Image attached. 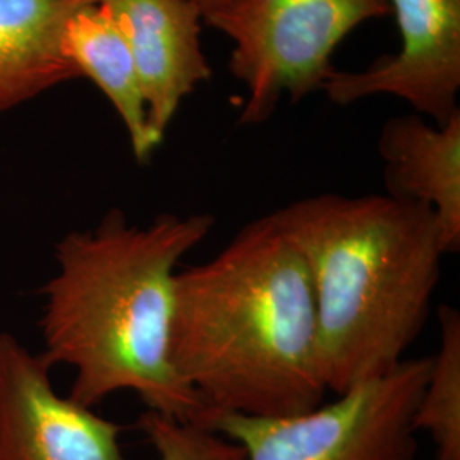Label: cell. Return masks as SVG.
Wrapping results in <instances>:
<instances>
[{
	"label": "cell",
	"instance_id": "cell-1",
	"mask_svg": "<svg viewBox=\"0 0 460 460\" xmlns=\"http://www.w3.org/2000/svg\"><path fill=\"white\" fill-rule=\"evenodd\" d=\"M169 360L207 418L292 416L323 404L313 283L273 214L247 222L207 263L176 273Z\"/></svg>",
	"mask_w": 460,
	"mask_h": 460
},
{
	"label": "cell",
	"instance_id": "cell-2",
	"mask_svg": "<svg viewBox=\"0 0 460 460\" xmlns=\"http://www.w3.org/2000/svg\"><path fill=\"white\" fill-rule=\"evenodd\" d=\"M214 224L210 214H163L140 227L111 208L57 244L58 273L43 288V355L74 367L72 401L94 408L132 391L150 411L203 423L208 412L169 360V331L178 264Z\"/></svg>",
	"mask_w": 460,
	"mask_h": 460
},
{
	"label": "cell",
	"instance_id": "cell-3",
	"mask_svg": "<svg viewBox=\"0 0 460 460\" xmlns=\"http://www.w3.org/2000/svg\"><path fill=\"white\" fill-rule=\"evenodd\" d=\"M271 214L309 270L326 389L343 394L394 370L442 277L433 210L387 195L323 193Z\"/></svg>",
	"mask_w": 460,
	"mask_h": 460
},
{
	"label": "cell",
	"instance_id": "cell-4",
	"mask_svg": "<svg viewBox=\"0 0 460 460\" xmlns=\"http://www.w3.org/2000/svg\"><path fill=\"white\" fill-rule=\"evenodd\" d=\"M389 0H226L201 13L234 43L230 74L244 84L241 125H263L287 93L296 102L324 87L349 31L389 16Z\"/></svg>",
	"mask_w": 460,
	"mask_h": 460
},
{
	"label": "cell",
	"instance_id": "cell-5",
	"mask_svg": "<svg viewBox=\"0 0 460 460\" xmlns=\"http://www.w3.org/2000/svg\"><path fill=\"white\" fill-rule=\"evenodd\" d=\"M431 357L404 358L382 377L349 387L329 404L292 416L210 414V428L247 460H416L412 425Z\"/></svg>",
	"mask_w": 460,
	"mask_h": 460
},
{
	"label": "cell",
	"instance_id": "cell-6",
	"mask_svg": "<svg viewBox=\"0 0 460 460\" xmlns=\"http://www.w3.org/2000/svg\"><path fill=\"white\" fill-rule=\"evenodd\" d=\"M401 49L362 72L331 74L323 91L336 104L387 94L404 99L437 127L459 113L460 0H389Z\"/></svg>",
	"mask_w": 460,
	"mask_h": 460
},
{
	"label": "cell",
	"instance_id": "cell-7",
	"mask_svg": "<svg viewBox=\"0 0 460 460\" xmlns=\"http://www.w3.org/2000/svg\"><path fill=\"white\" fill-rule=\"evenodd\" d=\"M51 367L0 332V460H125L121 428L57 394Z\"/></svg>",
	"mask_w": 460,
	"mask_h": 460
},
{
	"label": "cell",
	"instance_id": "cell-8",
	"mask_svg": "<svg viewBox=\"0 0 460 460\" xmlns=\"http://www.w3.org/2000/svg\"><path fill=\"white\" fill-rule=\"evenodd\" d=\"M132 49L147 102L148 128L161 146L165 132L198 84L212 77L199 43L197 0H98Z\"/></svg>",
	"mask_w": 460,
	"mask_h": 460
},
{
	"label": "cell",
	"instance_id": "cell-9",
	"mask_svg": "<svg viewBox=\"0 0 460 460\" xmlns=\"http://www.w3.org/2000/svg\"><path fill=\"white\" fill-rule=\"evenodd\" d=\"M385 195L433 210L447 254L460 251V111L444 127L421 116L384 123L378 135Z\"/></svg>",
	"mask_w": 460,
	"mask_h": 460
},
{
	"label": "cell",
	"instance_id": "cell-10",
	"mask_svg": "<svg viewBox=\"0 0 460 460\" xmlns=\"http://www.w3.org/2000/svg\"><path fill=\"white\" fill-rule=\"evenodd\" d=\"M98 0H0V111L79 74L62 51L68 19Z\"/></svg>",
	"mask_w": 460,
	"mask_h": 460
},
{
	"label": "cell",
	"instance_id": "cell-11",
	"mask_svg": "<svg viewBox=\"0 0 460 460\" xmlns=\"http://www.w3.org/2000/svg\"><path fill=\"white\" fill-rule=\"evenodd\" d=\"M62 51L79 77L91 79L113 104L128 133L135 159L147 163L159 144L148 128L147 102L132 49L98 2L68 19Z\"/></svg>",
	"mask_w": 460,
	"mask_h": 460
},
{
	"label": "cell",
	"instance_id": "cell-12",
	"mask_svg": "<svg viewBox=\"0 0 460 460\" xmlns=\"http://www.w3.org/2000/svg\"><path fill=\"white\" fill-rule=\"evenodd\" d=\"M440 345L431 357L425 387L418 399L412 425L427 431L435 460H460V313L452 305L438 309Z\"/></svg>",
	"mask_w": 460,
	"mask_h": 460
},
{
	"label": "cell",
	"instance_id": "cell-13",
	"mask_svg": "<svg viewBox=\"0 0 460 460\" xmlns=\"http://www.w3.org/2000/svg\"><path fill=\"white\" fill-rule=\"evenodd\" d=\"M137 427L157 450L159 460H247L241 445L197 423L147 410Z\"/></svg>",
	"mask_w": 460,
	"mask_h": 460
},
{
	"label": "cell",
	"instance_id": "cell-14",
	"mask_svg": "<svg viewBox=\"0 0 460 460\" xmlns=\"http://www.w3.org/2000/svg\"><path fill=\"white\" fill-rule=\"evenodd\" d=\"M198 5H199V9L201 11H205V9H208V7H214L217 4H222V2H226V0H197Z\"/></svg>",
	"mask_w": 460,
	"mask_h": 460
}]
</instances>
